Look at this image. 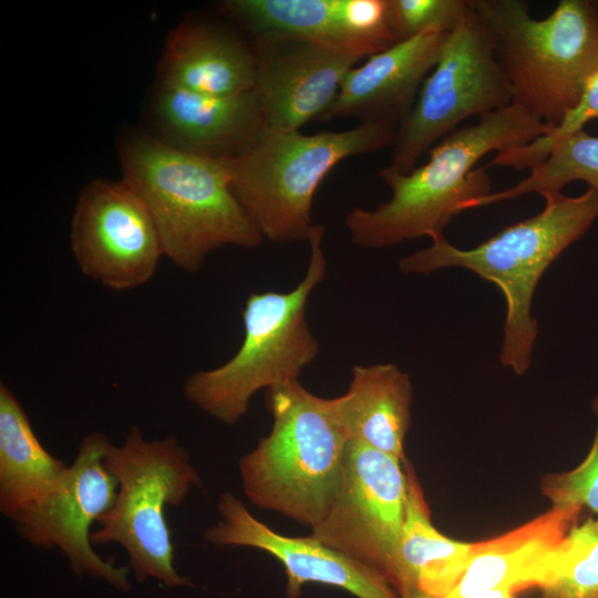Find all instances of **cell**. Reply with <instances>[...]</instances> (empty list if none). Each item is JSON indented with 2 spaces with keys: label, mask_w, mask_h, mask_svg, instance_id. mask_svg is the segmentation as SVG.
Returning <instances> with one entry per match:
<instances>
[{
  "label": "cell",
  "mask_w": 598,
  "mask_h": 598,
  "mask_svg": "<svg viewBox=\"0 0 598 598\" xmlns=\"http://www.w3.org/2000/svg\"><path fill=\"white\" fill-rule=\"evenodd\" d=\"M514 594L515 592L508 588H495L480 594L474 598H514Z\"/></svg>",
  "instance_id": "28"
},
{
  "label": "cell",
  "mask_w": 598,
  "mask_h": 598,
  "mask_svg": "<svg viewBox=\"0 0 598 598\" xmlns=\"http://www.w3.org/2000/svg\"><path fill=\"white\" fill-rule=\"evenodd\" d=\"M595 120H598V71L588 82L576 109L547 134L514 148L509 153L511 164L516 169L532 168L547 156L549 150L558 140L582 130L588 122Z\"/></svg>",
  "instance_id": "27"
},
{
  "label": "cell",
  "mask_w": 598,
  "mask_h": 598,
  "mask_svg": "<svg viewBox=\"0 0 598 598\" xmlns=\"http://www.w3.org/2000/svg\"><path fill=\"white\" fill-rule=\"evenodd\" d=\"M448 33L427 31L372 54L352 68L321 121L358 116L402 123L436 64Z\"/></svg>",
  "instance_id": "18"
},
{
  "label": "cell",
  "mask_w": 598,
  "mask_h": 598,
  "mask_svg": "<svg viewBox=\"0 0 598 598\" xmlns=\"http://www.w3.org/2000/svg\"><path fill=\"white\" fill-rule=\"evenodd\" d=\"M256 58L234 35L185 21L168 35L158 65V86L208 95L255 90Z\"/></svg>",
  "instance_id": "19"
},
{
  "label": "cell",
  "mask_w": 598,
  "mask_h": 598,
  "mask_svg": "<svg viewBox=\"0 0 598 598\" xmlns=\"http://www.w3.org/2000/svg\"><path fill=\"white\" fill-rule=\"evenodd\" d=\"M575 181L598 190V136L584 128L558 140L532 172V183L540 193L561 192Z\"/></svg>",
  "instance_id": "24"
},
{
  "label": "cell",
  "mask_w": 598,
  "mask_h": 598,
  "mask_svg": "<svg viewBox=\"0 0 598 598\" xmlns=\"http://www.w3.org/2000/svg\"><path fill=\"white\" fill-rule=\"evenodd\" d=\"M398 42L427 31L450 33L467 13L468 0H389Z\"/></svg>",
  "instance_id": "25"
},
{
  "label": "cell",
  "mask_w": 598,
  "mask_h": 598,
  "mask_svg": "<svg viewBox=\"0 0 598 598\" xmlns=\"http://www.w3.org/2000/svg\"><path fill=\"white\" fill-rule=\"evenodd\" d=\"M109 439L100 432L87 434L62 491L44 506L20 517L13 524L18 534L40 548H56L79 576L103 579L127 591L130 568L117 567L103 558L91 543V527L112 507L117 492L114 476L103 463Z\"/></svg>",
  "instance_id": "12"
},
{
  "label": "cell",
  "mask_w": 598,
  "mask_h": 598,
  "mask_svg": "<svg viewBox=\"0 0 598 598\" xmlns=\"http://www.w3.org/2000/svg\"><path fill=\"white\" fill-rule=\"evenodd\" d=\"M543 197L545 207L540 213L506 227L474 248L461 249L442 238L400 260L403 272L429 275L461 267L496 285L506 302L499 359L516 374L525 373L532 362L538 333L532 301L538 281L598 218V190L591 187L576 197L563 193Z\"/></svg>",
  "instance_id": "3"
},
{
  "label": "cell",
  "mask_w": 598,
  "mask_h": 598,
  "mask_svg": "<svg viewBox=\"0 0 598 598\" xmlns=\"http://www.w3.org/2000/svg\"><path fill=\"white\" fill-rule=\"evenodd\" d=\"M123 179L156 226L164 256L198 271L217 248H254L264 237L238 202L227 159L177 150L158 137L135 135L120 146Z\"/></svg>",
  "instance_id": "2"
},
{
  "label": "cell",
  "mask_w": 598,
  "mask_h": 598,
  "mask_svg": "<svg viewBox=\"0 0 598 598\" xmlns=\"http://www.w3.org/2000/svg\"><path fill=\"white\" fill-rule=\"evenodd\" d=\"M270 433L239 461L243 491L255 506L318 526L336 498L348 433L334 398L299 381L267 390Z\"/></svg>",
  "instance_id": "5"
},
{
  "label": "cell",
  "mask_w": 598,
  "mask_h": 598,
  "mask_svg": "<svg viewBox=\"0 0 598 598\" xmlns=\"http://www.w3.org/2000/svg\"><path fill=\"white\" fill-rule=\"evenodd\" d=\"M70 241L81 272L114 291L148 282L164 256L148 209L123 178L94 179L82 189Z\"/></svg>",
  "instance_id": "11"
},
{
  "label": "cell",
  "mask_w": 598,
  "mask_h": 598,
  "mask_svg": "<svg viewBox=\"0 0 598 598\" xmlns=\"http://www.w3.org/2000/svg\"><path fill=\"white\" fill-rule=\"evenodd\" d=\"M512 103L508 81L488 34L470 7L447 34L436 64L401 123L388 168L401 174L412 172L420 156L464 120L481 117Z\"/></svg>",
  "instance_id": "9"
},
{
  "label": "cell",
  "mask_w": 598,
  "mask_h": 598,
  "mask_svg": "<svg viewBox=\"0 0 598 598\" xmlns=\"http://www.w3.org/2000/svg\"><path fill=\"white\" fill-rule=\"evenodd\" d=\"M217 507L220 518L205 530L204 538L215 546L250 547L274 556L285 568L289 598H299L302 586L309 582L339 587L358 598H400L375 570L311 535L291 537L276 533L229 492L220 495Z\"/></svg>",
  "instance_id": "14"
},
{
  "label": "cell",
  "mask_w": 598,
  "mask_h": 598,
  "mask_svg": "<svg viewBox=\"0 0 598 598\" xmlns=\"http://www.w3.org/2000/svg\"><path fill=\"white\" fill-rule=\"evenodd\" d=\"M597 430L586 458L574 470L546 476L542 493L553 506H576L598 514V394L592 402Z\"/></svg>",
  "instance_id": "26"
},
{
  "label": "cell",
  "mask_w": 598,
  "mask_h": 598,
  "mask_svg": "<svg viewBox=\"0 0 598 598\" xmlns=\"http://www.w3.org/2000/svg\"><path fill=\"white\" fill-rule=\"evenodd\" d=\"M553 127L524 107L511 104L456 128L429 152V161L408 174L388 167L379 172L391 188V198L369 210L353 208L346 224L353 243L383 248L406 239L444 238L452 217L491 194L485 168L474 165L489 152L523 146Z\"/></svg>",
  "instance_id": "1"
},
{
  "label": "cell",
  "mask_w": 598,
  "mask_h": 598,
  "mask_svg": "<svg viewBox=\"0 0 598 598\" xmlns=\"http://www.w3.org/2000/svg\"><path fill=\"white\" fill-rule=\"evenodd\" d=\"M404 462L349 440L336 498L311 529L312 537L375 570L389 584L406 516Z\"/></svg>",
  "instance_id": "10"
},
{
  "label": "cell",
  "mask_w": 598,
  "mask_h": 598,
  "mask_svg": "<svg viewBox=\"0 0 598 598\" xmlns=\"http://www.w3.org/2000/svg\"><path fill=\"white\" fill-rule=\"evenodd\" d=\"M103 463L117 483L112 507L91 534L92 545L115 543L128 555L135 579H155L167 587L192 585L174 564V545L166 506H178L200 478L188 452L169 435L148 440L132 426L124 442L109 441Z\"/></svg>",
  "instance_id": "8"
},
{
  "label": "cell",
  "mask_w": 598,
  "mask_h": 598,
  "mask_svg": "<svg viewBox=\"0 0 598 598\" xmlns=\"http://www.w3.org/2000/svg\"><path fill=\"white\" fill-rule=\"evenodd\" d=\"M255 91L268 126L300 130L329 110L362 56L292 39L256 40Z\"/></svg>",
  "instance_id": "15"
},
{
  "label": "cell",
  "mask_w": 598,
  "mask_h": 598,
  "mask_svg": "<svg viewBox=\"0 0 598 598\" xmlns=\"http://www.w3.org/2000/svg\"><path fill=\"white\" fill-rule=\"evenodd\" d=\"M542 598H598V519L570 528L560 565L542 588Z\"/></svg>",
  "instance_id": "23"
},
{
  "label": "cell",
  "mask_w": 598,
  "mask_h": 598,
  "mask_svg": "<svg viewBox=\"0 0 598 598\" xmlns=\"http://www.w3.org/2000/svg\"><path fill=\"white\" fill-rule=\"evenodd\" d=\"M580 513L576 506H553L509 532L474 543L463 575L443 598H474L495 588L542 589L559 567Z\"/></svg>",
  "instance_id": "16"
},
{
  "label": "cell",
  "mask_w": 598,
  "mask_h": 598,
  "mask_svg": "<svg viewBox=\"0 0 598 598\" xmlns=\"http://www.w3.org/2000/svg\"><path fill=\"white\" fill-rule=\"evenodd\" d=\"M324 228L312 225L310 261L300 283L289 292H252L243 309L244 340L223 365L189 375L185 398L224 424L237 423L254 394L299 381L319 346L306 321L307 301L323 279L327 261L321 248Z\"/></svg>",
  "instance_id": "7"
},
{
  "label": "cell",
  "mask_w": 598,
  "mask_h": 598,
  "mask_svg": "<svg viewBox=\"0 0 598 598\" xmlns=\"http://www.w3.org/2000/svg\"><path fill=\"white\" fill-rule=\"evenodd\" d=\"M70 465L37 437L16 395L0 383V512L14 523L63 488Z\"/></svg>",
  "instance_id": "20"
},
{
  "label": "cell",
  "mask_w": 598,
  "mask_h": 598,
  "mask_svg": "<svg viewBox=\"0 0 598 598\" xmlns=\"http://www.w3.org/2000/svg\"><path fill=\"white\" fill-rule=\"evenodd\" d=\"M408 505L403 533L390 585L400 598H443L463 575L474 543H463L441 534L408 460Z\"/></svg>",
  "instance_id": "21"
},
{
  "label": "cell",
  "mask_w": 598,
  "mask_h": 598,
  "mask_svg": "<svg viewBox=\"0 0 598 598\" xmlns=\"http://www.w3.org/2000/svg\"><path fill=\"white\" fill-rule=\"evenodd\" d=\"M412 396L410 377L395 364L355 365L348 390L334 404L349 440L404 462Z\"/></svg>",
  "instance_id": "22"
},
{
  "label": "cell",
  "mask_w": 598,
  "mask_h": 598,
  "mask_svg": "<svg viewBox=\"0 0 598 598\" xmlns=\"http://www.w3.org/2000/svg\"><path fill=\"white\" fill-rule=\"evenodd\" d=\"M400 125L363 121L347 131L312 135L267 126L245 152L227 159L231 188L262 237L307 240L313 196L324 177L347 157L393 145Z\"/></svg>",
  "instance_id": "6"
},
{
  "label": "cell",
  "mask_w": 598,
  "mask_h": 598,
  "mask_svg": "<svg viewBox=\"0 0 598 598\" xmlns=\"http://www.w3.org/2000/svg\"><path fill=\"white\" fill-rule=\"evenodd\" d=\"M257 40L292 39L368 58L398 43L389 0H226Z\"/></svg>",
  "instance_id": "13"
},
{
  "label": "cell",
  "mask_w": 598,
  "mask_h": 598,
  "mask_svg": "<svg viewBox=\"0 0 598 598\" xmlns=\"http://www.w3.org/2000/svg\"><path fill=\"white\" fill-rule=\"evenodd\" d=\"M491 40L513 104L553 128L579 104L598 71V1L561 0L544 19L525 1L468 0Z\"/></svg>",
  "instance_id": "4"
},
{
  "label": "cell",
  "mask_w": 598,
  "mask_h": 598,
  "mask_svg": "<svg viewBox=\"0 0 598 598\" xmlns=\"http://www.w3.org/2000/svg\"><path fill=\"white\" fill-rule=\"evenodd\" d=\"M154 118L159 140L213 159L238 156L268 126L255 90L208 95L158 86Z\"/></svg>",
  "instance_id": "17"
}]
</instances>
